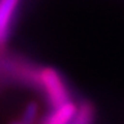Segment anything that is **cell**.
I'll return each instance as SVG.
<instances>
[{
  "mask_svg": "<svg viewBox=\"0 0 124 124\" xmlns=\"http://www.w3.org/2000/svg\"><path fill=\"white\" fill-rule=\"evenodd\" d=\"M38 82L45 89L48 101L51 102L53 108L58 107L70 100L69 92H68L65 84L63 82L60 75L54 69H52V68L42 69L38 75Z\"/></svg>",
  "mask_w": 124,
  "mask_h": 124,
  "instance_id": "1",
  "label": "cell"
},
{
  "mask_svg": "<svg viewBox=\"0 0 124 124\" xmlns=\"http://www.w3.org/2000/svg\"><path fill=\"white\" fill-rule=\"evenodd\" d=\"M76 111L77 106L69 100L68 102L54 107L41 124H70L76 115Z\"/></svg>",
  "mask_w": 124,
  "mask_h": 124,
  "instance_id": "2",
  "label": "cell"
},
{
  "mask_svg": "<svg viewBox=\"0 0 124 124\" xmlns=\"http://www.w3.org/2000/svg\"><path fill=\"white\" fill-rule=\"evenodd\" d=\"M19 0H0V46L6 41L10 24Z\"/></svg>",
  "mask_w": 124,
  "mask_h": 124,
  "instance_id": "3",
  "label": "cell"
},
{
  "mask_svg": "<svg viewBox=\"0 0 124 124\" xmlns=\"http://www.w3.org/2000/svg\"><path fill=\"white\" fill-rule=\"evenodd\" d=\"M94 122V107L87 102L83 101L77 107L76 115L70 124H93Z\"/></svg>",
  "mask_w": 124,
  "mask_h": 124,
  "instance_id": "4",
  "label": "cell"
},
{
  "mask_svg": "<svg viewBox=\"0 0 124 124\" xmlns=\"http://www.w3.org/2000/svg\"><path fill=\"white\" fill-rule=\"evenodd\" d=\"M36 113H38V105L35 102H30L28 104V106L24 110L23 113V118L21 121L22 124H33L35 118H36Z\"/></svg>",
  "mask_w": 124,
  "mask_h": 124,
  "instance_id": "5",
  "label": "cell"
},
{
  "mask_svg": "<svg viewBox=\"0 0 124 124\" xmlns=\"http://www.w3.org/2000/svg\"><path fill=\"white\" fill-rule=\"evenodd\" d=\"M12 124H22L21 122H16V123H12Z\"/></svg>",
  "mask_w": 124,
  "mask_h": 124,
  "instance_id": "6",
  "label": "cell"
}]
</instances>
